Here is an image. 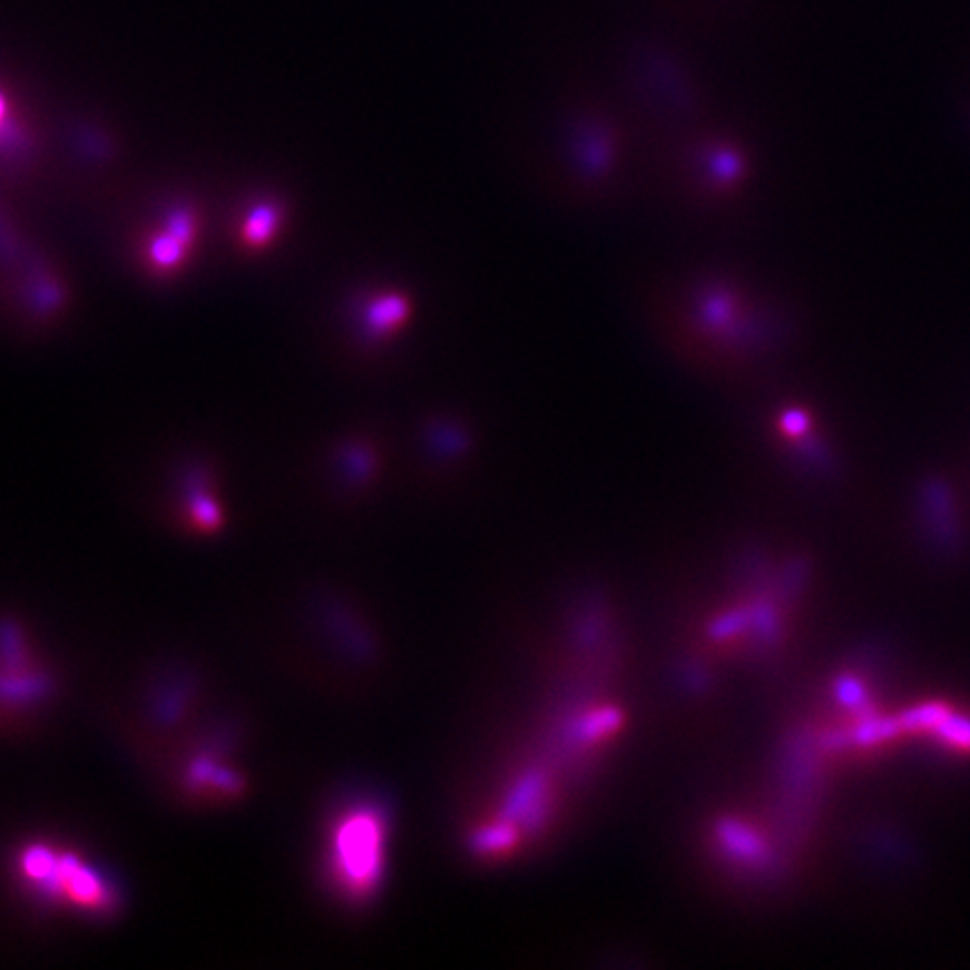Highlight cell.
Listing matches in <instances>:
<instances>
[{
	"instance_id": "5",
	"label": "cell",
	"mask_w": 970,
	"mask_h": 970,
	"mask_svg": "<svg viewBox=\"0 0 970 970\" xmlns=\"http://www.w3.org/2000/svg\"><path fill=\"white\" fill-rule=\"evenodd\" d=\"M382 822L371 809L346 813L333 834V874L349 896H366L380 872Z\"/></svg>"
},
{
	"instance_id": "2",
	"label": "cell",
	"mask_w": 970,
	"mask_h": 970,
	"mask_svg": "<svg viewBox=\"0 0 970 970\" xmlns=\"http://www.w3.org/2000/svg\"><path fill=\"white\" fill-rule=\"evenodd\" d=\"M535 189L565 212L600 216L647 194V145L629 110L598 99L565 106L521 147Z\"/></svg>"
},
{
	"instance_id": "6",
	"label": "cell",
	"mask_w": 970,
	"mask_h": 970,
	"mask_svg": "<svg viewBox=\"0 0 970 970\" xmlns=\"http://www.w3.org/2000/svg\"><path fill=\"white\" fill-rule=\"evenodd\" d=\"M274 212L272 209H261V212H256L252 218H249V225H247V229H245V234H247V238L254 243V245H261V243H265L267 241V236L272 234V229H274Z\"/></svg>"
},
{
	"instance_id": "3",
	"label": "cell",
	"mask_w": 970,
	"mask_h": 970,
	"mask_svg": "<svg viewBox=\"0 0 970 970\" xmlns=\"http://www.w3.org/2000/svg\"><path fill=\"white\" fill-rule=\"evenodd\" d=\"M755 180V154L735 124L708 117L647 154V194L695 223L735 221Z\"/></svg>"
},
{
	"instance_id": "1",
	"label": "cell",
	"mask_w": 970,
	"mask_h": 970,
	"mask_svg": "<svg viewBox=\"0 0 970 970\" xmlns=\"http://www.w3.org/2000/svg\"><path fill=\"white\" fill-rule=\"evenodd\" d=\"M634 306L669 360L733 393L755 384L784 337L780 315L737 267L647 270L634 284Z\"/></svg>"
},
{
	"instance_id": "4",
	"label": "cell",
	"mask_w": 970,
	"mask_h": 970,
	"mask_svg": "<svg viewBox=\"0 0 970 970\" xmlns=\"http://www.w3.org/2000/svg\"><path fill=\"white\" fill-rule=\"evenodd\" d=\"M21 876L41 894L90 912H108L115 903L110 885L92 868L46 845L21 854Z\"/></svg>"
}]
</instances>
